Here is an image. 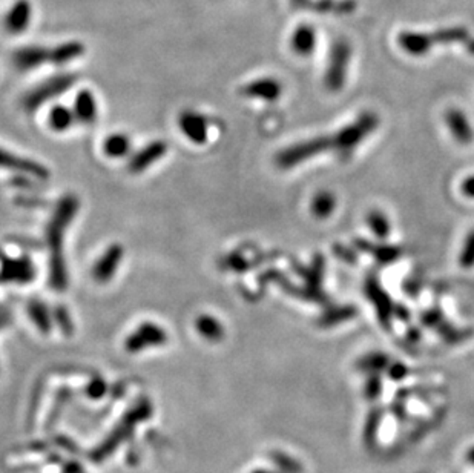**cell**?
Segmentation results:
<instances>
[{"instance_id": "obj_30", "label": "cell", "mask_w": 474, "mask_h": 473, "mask_svg": "<svg viewBox=\"0 0 474 473\" xmlns=\"http://www.w3.org/2000/svg\"><path fill=\"white\" fill-rule=\"evenodd\" d=\"M461 192L467 199H474V176H470L462 180L461 183Z\"/></svg>"}, {"instance_id": "obj_18", "label": "cell", "mask_w": 474, "mask_h": 473, "mask_svg": "<svg viewBox=\"0 0 474 473\" xmlns=\"http://www.w3.org/2000/svg\"><path fill=\"white\" fill-rule=\"evenodd\" d=\"M195 329L200 334L201 338L209 343H218L224 338L226 329L217 317L210 313H201L199 318L195 320Z\"/></svg>"}, {"instance_id": "obj_31", "label": "cell", "mask_w": 474, "mask_h": 473, "mask_svg": "<svg viewBox=\"0 0 474 473\" xmlns=\"http://www.w3.org/2000/svg\"><path fill=\"white\" fill-rule=\"evenodd\" d=\"M229 264H231V267H232V269H235V271L247 269L246 260H243L240 257V254H232L231 257H229Z\"/></svg>"}, {"instance_id": "obj_17", "label": "cell", "mask_w": 474, "mask_h": 473, "mask_svg": "<svg viewBox=\"0 0 474 473\" xmlns=\"http://www.w3.org/2000/svg\"><path fill=\"white\" fill-rule=\"evenodd\" d=\"M85 45L78 41H69L50 48V63L55 66H63L69 62H74L85 54Z\"/></svg>"}, {"instance_id": "obj_19", "label": "cell", "mask_w": 474, "mask_h": 473, "mask_svg": "<svg viewBox=\"0 0 474 473\" xmlns=\"http://www.w3.org/2000/svg\"><path fill=\"white\" fill-rule=\"evenodd\" d=\"M28 315L33 325L41 330L42 334H50L52 325H54V317L52 312L48 309L41 299H31L28 303Z\"/></svg>"}, {"instance_id": "obj_1", "label": "cell", "mask_w": 474, "mask_h": 473, "mask_svg": "<svg viewBox=\"0 0 474 473\" xmlns=\"http://www.w3.org/2000/svg\"><path fill=\"white\" fill-rule=\"evenodd\" d=\"M78 209H80V202L77 195H63L55 204L52 217L46 226V241L50 248V286L57 292L66 290L69 283L63 243H65V232L74 222Z\"/></svg>"}, {"instance_id": "obj_22", "label": "cell", "mask_w": 474, "mask_h": 473, "mask_svg": "<svg viewBox=\"0 0 474 473\" xmlns=\"http://www.w3.org/2000/svg\"><path fill=\"white\" fill-rule=\"evenodd\" d=\"M76 122V114L73 109H69L65 105H55L51 108L48 115L50 128L55 132H65L73 128Z\"/></svg>"}, {"instance_id": "obj_2", "label": "cell", "mask_w": 474, "mask_h": 473, "mask_svg": "<svg viewBox=\"0 0 474 473\" xmlns=\"http://www.w3.org/2000/svg\"><path fill=\"white\" fill-rule=\"evenodd\" d=\"M151 415H152L151 401L148 398L138 400L137 403L124 414L120 423H118L114 430L110 432V435L91 453V461L103 463L109 455H113L117 451V447L120 446V443H124V441H128L131 438L134 429L137 428V424L146 421Z\"/></svg>"}, {"instance_id": "obj_25", "label": "cell", "mask_w": 474, "mask_h": 473, "mask_svg": "<svg viewBox=\"0 0 474 473\" xmlns=\"http://www.w3.org/2000/svg\"><path fill=\"white\" fill-rule=\"evenodd\" d=\"M52 317L54 321L57 323L59 327L63 330V334L66 337H69L71 334L74 332V325H73V320H71V315L66 311L65 306H57L52 312Z\"/></svg>"}, {"instance_id": "obj_3", "label": "cell", "mask_w": 474, "mask_h": 473, "mask_svg": "<svg viewBox=\"0 0 474 473\" xmlns=\"http://www.w3.org/2000/svg\"><path fill=\"white\" fill-rule=\"evenodd\" d=\"M77 82V76L76 74H57L50 77L48 80L42 82L41 85H37L36 88L28 91L25 96H23L22 105L27 109L28 113H34L37 109H41L46 101H50L55 97L65 94L71 86H74Z\"/></svg>"}, {"instance_id": "obj_23", "label": "cell", "mask_w": 474, "mask_h": 473, "mask_svg": "<svg viewBox=\"0 0 474 473\" xmlns=\"http://www.w3.org/2000/svg\"><path fill=\"white\" fill-rule=\"evenodd\" d=\"M366 222L368 230L371 231L376 239H387L389 236L392 226H390V220L387 217L382 211L379 209H371L368 211V214L366 217Z\"/></svg>"}, {"instance_id": "obj_21", "label": "cell", "mask_w": 474, "mask_h": 473, "mask_svg": "<svg viewBox=\"0 0 474 473\" xmlns=\"http://www.w3.org/2000/svg\"><path fill=\"white\" fill-rule=\"evenodd\" d=\"M131 151V139L123 132H114L103 141V153L109 159H122Z\"/></svg>"}, {"instance_id": "obj_7", "label": "cell", "mask_w": 474, "mask_h": 473, "mask_svg": "<svg viewBox=\"0 0 474 473\" xmlns=\"http://www.w3.org/2000/svg\"><path fill=\"white\" fill-rule=\"evenodd\" d=\"M378 125V118L371 114L367 115H362L357 123H352L347 126V128L338 131L336 136L331 139L333 141V146L339 151L347 153V151H352L353 148H357L362 139L376 128Z\"/></svg>"}, {"instance_id": "obj_11", "label": "cell", "mask_w": 474, "mask_h": 473, "mask_svg": "<svg viewBox=\"0 0 474 473\" xmlns=\"http://www.w3.org/2000/svg\"><path fill=\"white\" fill-rule=\"evenodd\" d=\"M166 153H168V143H166V141L163 140L151 141V143H148L131 157L128 169L132 174H140V172L151 168L155 162L161 160Z\"/></svg>"}, {"instance_id": "obj_8", "label": "cell", "mask_w": 474, "mask_h": 473, "mask_svg": "<svg viewBox=\"0 0 474 473\" xmlns=\"http://www.w3.org/2000/svg\"><path fill=\"white\" fill-rule=\"evenodd\" d=\"M0 168L19 172V174H25V177H33L42 181L50 178V169L45 168L42 163L13 154L3 148H0Z\"/></svg>"}, {"instance_id": "obj_12", "label": "cell", "mask_w": 474, "mask_h": 473, "mask_svg": "<svg viewBox=\"0 0 474 473\" xmlns=\"http://www.w3.org/2000/svg\"><path fill=\"white\" fill-rule=\"evenodd\" d=\"M14 66L20 71H31L50 63V48L42 45H28L15 50L13 54Z\"/></svg>"}, {"instance_id": "obj_29", "label": "cell", "mask_w": 474, "mask_h": 473, "mask_svg": "<svg viewBox=\"0 0 474 473\" xmlns=\"http://www.w3.org/2000/svg\"><path fill=\"white\" fill-rule=\"evenodd\" d=\"M272 460H273L276 464H278L280 467L286 469V470L290 472V473H299V470H301V469H299V466H298V464H296L295 461H292V460L289 458V456H286L284 453L273 452V453H272Z\"/></svg>"}, {"instance_id": "obj_26", "label": "cell", "mask_w": 474, "mask_h": 473, "mask_svg": "<svg viewBox=\"0 0 474 473\" xmlns=\"http://www.w3.org/2000/svg\"><path fill=\"white\" fill-rule=\"evenodd\" d=\"M292 45H294V50L298 52V54H309L310 50H312V45H313V41H312V36L310 33L307 29H299L298 33L295 34L294 37V42H292Z\"/></svg>"}, {"instance_id": "obj_16", "label": "cell", "mask_w": 474, "mask_h": 473, "mask_svg": "<svg viewBox=\"0 0 474 473\" xmlns=\"http://www.w3.org/2000/svg\"><path fill=\"white\" fill-rule=\"evenodd\" d=\"M241 92L246 97L273 101L281 96L282 88L280 82L275 80V78H259V80H254L249 85L243 86Z\"/></svg>"}, {"instance_id": "obj_34", "label": "cell", "mask_w": 474, "mask_h": 473, "mask_svg": "<svg viewBox=\"0 0 474 473\" xmlns=\"http://www.w3.org/2000/svg\"><path fill=\"white\" fill-rule=\"evenodd\" d=\"M254 473H272V472H266V470H257Z\"/></svg>"}, {"instance_id": "obj_33", "label": "cell", "mask_w": 474, "mask_h": 473, "mask_svg": "<svg viewBox=\"0 0 474 473\" xmlns=\"http://www.w3.org/2000/svg\"><path fill=\"white\" fill-rule=\"evenodd\" d=\"M6 321H8V318H6V317H3V318H2V317H0V327H2V326H5V325H8V323H6Z\"/></svg>"}, {"instance_id": "obj_4", "label": "cell", "mask_w": 474, "mask_h": 473, "mask_svg": "<svg viewBox=\"0 0 474 473\" xmlns=\"http://www.w3.org/2000/svg\"><path fill=\"white\" fill-rule=\"evenodd\" d=\"M330 146H333V141L329 137H318L301 141V143H295L280 151L278 155L275 157V163L281 169L295 168L304 160H309L315 155L326 153Z\"/></svg>"}, {"instance_id": "obj_9", "label": "cell", "mask_w": 474, "mask_h": 473, "mask_svg": "<svg viewBox=\"0 0 474 473\" xmlns=\"http://www.w3.org/2000/svg\"><path fill=\"white\" fill-rule=\"evenodd\" d=\"M124 257V249L122 244H110L106 250L99 257V260L92 266V278L97 283H108L114 278L118 267L122 264V260Z\"/></svg>"}, {"instance_id": "obj_20", "label": "cell", "mask_w": 474, "mask_h": 473, "mask_svg": "<svg viewBox=\"0 0 474 473\" xmlns=\"http://www.w3.org/2000/svg\"><path fill=\"white\" fill-rule=\"evenodd\" d=\"M338 206L336 195L330 191H319L313 195L310 202V212L315 218L326 220L331 217Z\"/></svg>"}, {"instance_id": "obj_14", "label": "cell", "mask_w": 474, "mask_h": 473, "mask_svg": "<svg viewBox=\"0 0 474 473\" xmlns=\"http://www.w3.org/2000/svg\"><path fill=\"white\" fill-rule=\"evenodd\" d=\"M447 128L452 134L453 139L459 145H471L474 141V131L468 117L465 115L461 109H448L445 114Z\"/></svg>"}, {"instance_id": "obj_5", "label": "cell", "mask_w": 474, "mask_h": 473, "mask_svg": "<svg viewBox=\"0 0 474 473\" xmlns=\"http://www.w3.org/2000/svg\"><path fill=\"white\" fill-rule=\"evenodd\" d=\"M168 343V332L152 321H145L128 335L124 340V349L129 353H140L146 349L160 348Z\"/></svg>"}, {"instance_id": "obj_15", "label": "cell", "mask_w": 474, "mask_h": 473, "mask_svg": "<svg viewBox=\"0 0 474 473\" xmlns=\"http://www.w3.org/2000/svg\"><path fill=\"white\" fill-rule=\"evenodd\" d=\"M73 111L76 114V120L83 125H92L99 117V105L96 96L89 90L78 91Z\"/></svg>"}, {"instance_id": "obj_24", "label": "cell", "mask_w": 474, "mask_h": 473, "mask_svg": "<svg viewBox=\"0 0 474 473\" xmlns=\"http://www.w3.org/2000/svg\"><path fill=\"white\" fill-rule=\"evenodd\" d=\"M459 266L464 269H471L474 267V230H471L465 236L461 254H459Z\"/></svg>"}, {"instance_id": "obj_6", "label": "cell", "mask_w": 474, "mask_h": 473, "mask_svg": "<svg viewBox=\"0 0 474 473\" xmlns=\"http://www.w3.org/2000/svg\"><path fill=\"white\" fill-rule=\"evenodd\" d=\"M37 275V269L28 255L10 258L0 254V285H28Z\"/></svg>"}, {"instance_id": "obj_27", "label": "cell", "mask_w": 474, "mask_h": 473, "mask_svg": "<svg viewBox=\"0 0 474 473\" xmlns=\"http://www.w3.org/2000/svg\"><path fill=\"white\" fill-rule=\"evenodd\" d=\"M108 392V384L103 380V378H92V380L86 386V393L91 400H100L106 395Z\"/></svg>"}, {"instance_id": "obj_13", "label": "cell", "mask_w": 474, "mask_h": 473, "mask_svg": "<svg viewBox=\"0 0 474 473\" xmlns=\"http://www.w3.org/2000/svg\"><path fill=\"white\" fill-rule=\"evenodd\" d=\"M31 17H33V6L29 0H17L5 15V28L11 34L25 33Z\"/></svg>"}, {"instance_id": "obj_28", "label": "cell", "mask_w": 474, "mask_h": 473, "mask_svg": "<svg viewBox=\"0 0 474 473\" xmlns=\"http://www.w3.org/2000/svg\"><path fill=\"white\" fill-rule=\"evenodd\" d=\"M361 366L367 370H381L387 366V357L382 353H371L362 360Z\"/></svg>"}, {"instance_id": "obj_10", "label": "cell", "mask_w": 474, "mask_h": 473, "mask_svg": "<svg viewBox=\"0 0 474 473\" xmlns=\"http://www.w3.org/2000/svg\"><path fill=\"white\" fill-rule=\"evenodd\" d=\"M178 128L185 137L195 145H204L208 141L209 125L206 117L195 111H183L178 115Z\"/></svg>"}, {"instance_id": "obj_32", "label": "cell", "mask_w": 474, "mask_h": 473, "mask_svg": "<svg viewBox=\"0 0 474 473\" xmlns=\"http://www.w3.org/2000/svg\"><path fill=\"white\" fill-rule=\"evenodd\" d=\"M407 375V369L402 365H394L390 367V376H393L394 380H399V378Z\"/></svg>"}]
</instances>
